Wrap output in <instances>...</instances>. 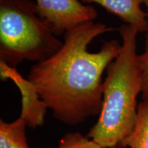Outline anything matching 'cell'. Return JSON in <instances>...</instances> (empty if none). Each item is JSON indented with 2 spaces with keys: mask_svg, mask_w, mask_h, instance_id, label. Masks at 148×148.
<instances>
[{
  "mask_svg": "<svg viewBox=\"0 0 148 148\" xmlns=\"http://www.w3.org/2000/svg\"><path fill=\"white\" fill-rule=\"evenodd\" d=\"M148 148V97L138 105L134 130L119 145L120 148Z\"/></svg>",
  "mask_w": 148,
  "mask_h": 148,
  "instance_id": "cell-8",
  "label": "cell"
},
{
  "mask_svg": "<svg viewBox=\"0 0 148 148\" xmlns=\"http://www.w3.org/2000/svg\"><path fill=\"white\" fill-rule=\"evenodd\" d=\"M58 39L32 0H0V62L15 67L24 60L40 62L56 53Z\"/></svg>",
  "mask_w": 148,
  "mask_h": 148,
  "instance_id": "cell-3",
  "label": "cell"
},
{
  "mask_svg": "<svg viewBox=\"0 0 148 148\" xmlns=\"http://www.w3.org/2000/svg\"><path fill=\"white\" fill-rule=\"evenodd\" d=\"M82 3H95L110 13L118 16L125 24L132 25L139 32H145L148 27L146 12L140 5L143 0H81Z\"/></svg>",
  "mask_w": 148,
  "mask_h": 148,
  "instance_id": "cell-6",
  "label": "cell"
},
{
  "mask_svg": "<svg viewBox=\"0 0 148 148\" xmlns=\"http://www.w3.org/2000/svg\"><path fill=\"white\" fill-rule=\"evenodd\" d=\"M27 126L26 121L21 116L10 123L0 119V148H29Z\"/></svg>",
  "mask_w": 148,
  "mask_h": 148,
  "instance_id": "cell-7",
  "label": "cell"
},
{
  "mask_svg": "<svg viewBox=\"0 0 148 148\" xmlns=\"http://www.w3.org/2000/svg\"><path fill=\"white\" fill-rule=\"evenodd\" d=\"M112 30L102 23L79 24L64 33L56 53L29 69L27 79L53 116L64 124L77 125L100 113L102 75L119 55L122 45L116 40L103 41L97 52L88 51V47Z\"/></svg>",
  "mask_w": 148,
  "mask_h": 148,
  "instance_id": "cell-1",
  "label": "cell"
},
{
  "mask_svg": "<svg viewBox=\"0 0 148 148\" xmlns=\"http://www.w3.org/2000/svg\"><path fill=\"white\" fill-rule=\"evenodd\" d=\"M58 148H102L95 140L79 132H69L64 135Z\"/></svg>",
  "mask_w": 148,
  "mask_h": 148,
  "instance_id": "cell-9",
  "label": "cell"
},
{
  "mask_svg": "<svg viewBox=\"0 0 148 148\" xmlns=\"http://www.w3.org/2000/svg\"><path fill=\"white\" fill-rule=\"evenodd\" d=\"M0 74L2 81L10 79L21 92V111L20 116L32 128L44 124L47 108L38 95L36 88L28 79H24L15 67L0 62Z\"/></svg>",
  "mask_w": 148,
  "mask_h": 148,
  "instance_id": "cell-5",
  "label": "cell"
},
{
  "mask_svg": "<svg viewBox=\"0 0 148 148\" xmlns=\"http://www.w3.org/2000/svg\"><path fill=\"white\" fill-rule=\"evenodd\" d=\"M144 51L138 55V59L142 71L143 86H142V97L143 99L148 97V27L145 32V43Z\"/></svg>",
  "mask_w": 148,
  "mask_h": 148,
  "instance_id": "cell-10",
  "label": "cell"
},
{
  "mask_svg": "<svg viewBox=\"0 0 148 148\" xmlns=\"http://www.w3.org/2000/svg\"><path fill=\"white\" fill-rule=\"evenodd\" d=\"M122 40L119 55L106 69L99 117L87 136L102 148L119 147L134 130L137 119V97L142 92V71L136 51V27L118 28Z\"/></svg>",
  "mask_w": 148,
  "mask_h": 148,
  "instance_id": "cell-2",
  "label": "cell"
},
{
  "mask_svg": "<svg viewBox=\"0 0 148 148\" xmlns=\"http://www.w3.org/2000/svg\"><path fill=\"white\" fill-rule=\"evenodd\" d=\"M112 148H120L119 147H112Z\"/></svg>",
  "mask_w": 148,
  "mask_h": 148,
  "instance_id": "cell-12",
  "label": "cell"
},
{
  "mask_svg": "<svg viewBox=\"0 0 148 148\" xmlns=\"http://www.w3.org/2000/svg\"><path fill=\"white\" fill-rule=\"evenodd\" d=\"M38 13L56 36L85 22L94 21L98 13L92 5L79 0H36Z\"/></svg>",
  "mask_w": 148,
  "mask_h": 148,
  "instance_id": "cell-4",
  "label": "cell"
},
{
  "mask_svg": "<svg viewBox=\"0 0 148 148\" xmlns=\"http://www.w3.org/2000/svg\"><path fill=\"white\" fill-rule=\"evenodd\" d=\"M143 3L145 5L146 8H147V12H146V16L148 19V0H143Z\"/></svg>",
  "mask_w": 148,
  "mask_h": 148,
  "instance_id": "cell-11",
  "label": "cell"
}]
</instances>
